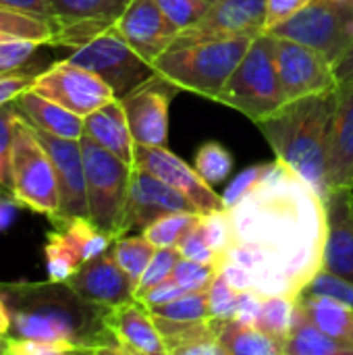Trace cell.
<instances>
[{"label": "cell", "mask_w": 353, "mask_h": 355, "mask_svg": "<svg viewBox=\"0 0 353 355\" xmlns=\"http://www.w3.org/2000/svg\"><path fill=\"white\" fill-rule=\"evenodd\" d=\"M304 291L331 295V297L347 304L353 310V283L337 277V275H333V272H329V270H320Z\"/></svg>", "instance_id": "44"}, {"label": "cell", "mask_w": 353, "mask_h": 355, "mask_svg": "<svg viewBox=\"0 0 353 355\" xmlns=\"http://www.w3.org/2000/svg\"><path fill=\"white\" fill-rule=\"evenodd\" d=\"M254 37H233L171 48L154 60L158 75L166 77L181 92H191L214 100L237 69Z\"/></svg>", "instance_id": "3"}, {"label": "cell", "mask_w": 353, "mask_h": 355, "mask_svg": "<svg viewBox=\"0 0 353 355\" xmlns=\"http://www.w3.org/2000/svg\"><path fill=\"white\" fill-rule=\"evenodd\" d=\"M277 71L285 102L329 94L339 85L335 64L325 54L285 37H277Z\"/></svg>", "instance_id": "11"}, {"label": "cell", "mask_w": 353, "mask_h": 355, "mask_svg": "<svg viewBox=\"0 0 353 355\" xmlns=\"http://www.w3.org/2000/svg\"><path fill=\"white\" fill-rule=\"evenodd\" d=\"M196 171L202 175V179L210 185H218L223 183L231 171H233V156L231 152L218 144V141H208L204 144L198 154H196V162H193Z\"/></svg>", "instance_id": "34"}, {"label": "cell", "mask_w": 353, "mask_h": 355, "mask_svg": "<svg viewBox=\"0 0 353 355\" xmlns=\"http://www.w3.org/2000/svg\"><path fill=\"white\" fill-rule=\"evenodd\" d=\"M106 324L127 355H169L152 312L139 300L108 308Z\"/></svg>", "instance_id": "20"}, {"label": "cell", "mask_w": 353, "mask_h": 355, "mask_svg": "<svg viewBox=\"0 0 353 355\" xmlns=\"http://www.w3.org/2000/svg\"><path fill=\"white\" fill-rule=\"evenodd\" d=\"M33 79L35 75H27V73H2L0 75V106L15 102L17 96H21L25 89L33 85Z\"/></svg>", "instance_id": "47"}, {"label": "cell", "mask_w": 353, "mask_h": 355, "mask_svg": "<svg viewBox=\"0 0 353 355\" xmlns=\"http://www.w3.org/2000/svg\"><path fill=\"white\" fill-rule=\"evenodd\" d=\"M327 241L322 270L353 283V187L327 196Z\"/></svg>", "instance_id": "19"}, {"label": "cell", "mask_w": 353, "mask_h": 355, "mask_svg": "<svg viewBox=\"0 0 353 355\" xmlns=\"http://www.w3.org/2000/svg\"><path fill=\"white\" fill-rule=\"evenodd\" d=\"M154 322H156V327H158V331H160V335L164 339L169 355H181L189 345H196V343H202V341H208V339H216L212 320L177 322V320L154 316Z\"/></svg>", "instance_id": "27"}, {"label": "cell", "mask_w": 353, "mask_h": 355, "mask_svg": "<svg viewBox=\"0 0 353 355\" xmlns=\"http://www.w3.org/2000/svg\"><path fill=\"white\" fill-rule=\"evenodd\" d=\"M185 293H187V291L171 277V279H166V281L154 285L150 291H146V293L139 295L137 300H139L146 308H154V306L169 304V302H173V300H177V297H181V295H185Z\"/></svg>", "instance_id": "46"}, {"label": "cell", "mask_w": 353, "mask_h": 355, "mask_svg": "<svg viewBox=\"0 0 353 355\" xmlns=\"http://www.w3.org/2000/svg\"><path fill=\"white\" fill-rule=\"evenodd\" d=\"M181 258H187V260H193V262H200V264H208V266H216L218 268V254L212 250V245L208 243V239L204 237V231L200 227V220L196 227H191L185 237L179 241L177 245Z\"/></svg>", "instance_id": "39"}, {"label": "cell", "mask_w": 353, "mask_h": 355, "mask_svg": "<svg viewBox=\"0 0 353 355\" xmlns=\"http://www.w3.org/2000/svg\"><path fill=\"white\" fill-rule=\"evenodd\" d=\"M0 6L8 8V10L25 12V15L37 17V19H44V21L54 25L50 0H0Z\"/></svg>", "instance_id": "50"}, {"label": "cell", "mask_w": 353, "mask_h": 355, "mask_svg": "<svg viewBox=\"0 0 353 355\" xmlns=\"http://www.w3.org/2000/svg\"><path fill=\"white\" fill-rule=\"evenodd\" d=\"M114 27L123 40L152 64L173 46L179 33L156 0H131Z\"/></svg>", "instance_id": "18"}, {"label": "cell", "mask_w": 353, "mask_h": 355, "mask_svg": "<svg viewBox=\"0 0 353 355\" xmlns=\"http://www.w3.org/2000/svg\"><path fill=\"white\" fill-rule=\"evenodd\" d=\"M216 272H218L216 266H208V264H200V262H193L187 258H179V262L173 270V279L187 293L189 291H208Z\"/></svg>", "instance_id": "37"}, {"label": "cell", "mask_w": 353, "mask_h": 355, "mask_svg": "<svg viewBox=\"0 0 353 355\" xmlns=\"http://www.w3.org/2000/svg\"><path fill=\"white\" fill-rule=\"evenodd\" d=\"M227 212L233 239L221 262L243 266L252 277V291L262 297L298 300L322 270L325 198L275 158L266 179Z\"/></svg>", "instance_id": "1"}, {"label": "cell", "mask_w": 353, "mask_h": 355, "mask_svg": "<svg viewBox=\"0 0 353 355\" xmlns=\"http://www.w3.org/2000/svg\"><path fill=\"white\" fill-rule=\"evenodd\" d=\"M44 46L33 40H6L0 42V73H19V69L33 58L37 48Z\"/></svg>", "instance_id": "42"}, {"label": "cell", "mask_w": 353, "mask_h": 355, "mask_svg": "<svg viewBox=\"0 0 353 355\" xmlns=\"http://www.w3.org/2000/svg\"><path fill=\"white\" fill-rule=\"evenodd\" d=\"M335 75L339 83H347L353 81V44L352 48L341 56V60L335 64Z\"/></svg>", "instance_id": "51"}, {"label": "cell", "mask_w": 353, "mask_h": 355, "mask_svg": "<svg viewBox=\"0 0 353 355\" xmlns=\"http://www.w3.org/2000/svg\"><path fill=\"white\" fill-rule=\"evenodd\" d=\"M133 166L148 171L169 183L173 189L187 196L200 214H210L216 210H227L223 204V196H218L210 183L202 179L196 166H189L177 154H173L166 146H139L135 144Z\"/></svg>", "instance_id": "13"}, {"label": "cell", "mask_w": 353, "mask_h": 355, "mask_svg": "<svg viewBox=\"0 0 353 355\" xmlns=\"http://www.w3.org/2000/svg\"><path fill=\"white\" fill-rule=\"evenodd\" d=\"M154 316L177 320V322H204L210 320L208 291H189L169 304L148 308Z\"/></svg>", "instance_id": "32"}, {"label": "cell", "mask_w": 353, "mask_h": 355, "mask_svg": "<svg viewBox=\"0 0 353 355\" xmlns=\"http://www.w3.org/2000/svg\"><path fill=\"white\" fill-rule=\"evenodd\" d=\"M283 355H353V347L322 333L295 306L293 327L283 343Z\"/></svg>", "instance_id": "26"}, {"label": "cell", "mask_w": 353, "mask_h": 355, "mask_svg": "<svg viewBox=\"0 0 353 355\" xmlns=\"http://www.w3.org/2000/svg\"><path fill=\"white\" fill-rule=\"evenodd\" d=\"M273 166H275V160L273 162H262V164H254V166H248V168H243L229 185H227V189H225V193H223V204H225V208L229 210V208H233L239 200H243L252 189H256L264 179H266V175L273 171Z\"/></svg>", "instance_id": "36"}, {"label": "cell", "mask_w": 353, "mask_h": 355, "mask_svg": "<svg viewBox=\"0 0 353 355\" xmlns=\"http://www.w3.org/2000/svg\"><path fill=\"white\" fill-rule=\"evenodd\" d=\"M264 31L266 0H216L191 27L177 33L171 48L216 40H233L243 35L256 37Z\"/></svg>", "instance_id": "9"}, {"label": "cell", "mask_w": 353, "mask_h": 355, "mask_svg": "<svg viewBox=\"0 0 353 355\" xmlns=\"http://www.w3.org/2000/svg\"><path fill=\"white\" fill-rule=\"evenodd\" d=\"M54 35H56V29L52 23L0 6V42L33 40L46 46V44H54Z\"/></svg>", "instance_id": "28"}, {"label": "cell", "mask_w": 353, "mask_h": 355, "mask_svg": "<svg viewBox=\"0 0 353 355\" xmlns=\"http://www.w3.org/2000/svg\"><path fill=\"white\" fill-rule=\"evenodd\" d=\"M335 116V92L285 102L256 127L277 160L298 173L325 200L329 196V154Z\"/></svg>", "instance_id": "2"}, {"label": "cell", "mask_w": 353, "mask_h": 355, "mask_svg": "<svg viewBox=\"0 0 353 355\" xmlns=\"http://www.w3.org/2000/svg\"><path fill=\"white\" fill-rule=\"evenodd\" d=\"M8 355H62L75 354V345L64 341H44V339H23L6 337Z\"/></svg>", "instance_id": "43"}, {"label": "cell", "mask_w": 353, "mask_h": 355, "mask_svg": "<svg viewBox=\"0 0 353 355\" xmlns=\"http://www.w3.org/2000/svg\"><path fill=\"white\" fill-rule=\"evenodd\" d=\"M179 92V85L156 73L150 81H146L121 100L135 144L166 146L169 106Z\"/></svg>", "instance_id": "12"}, {"label": "cell", "mask_w": 353, "mask_h": 355, "mask_svg": "<svg viewBox=\"0 0 353 355\" xmlns=\"http://www.w3.org/2000/svg\"><path fill=\"white\" fill-rule=\"evenodd\" d=\"M6 179H8V177H6V175H4V173H2V168H0V185H2V183H4V181H6Z\"/></svg>", "instance_id": "55"}, {"label": "cell", "mask_w": 353, "mask_h": 355, "mask_svg": "<svg viewBox=\"0 0 353 355\" xmlns=\"http://www.w3.org/2000/svg\"><path fill=\"white\" fill-rule=\"evenodd\" d=\"M216 102L258 123L285 104L277 71V37L268 31L254 37L246 56L231 73Z\"/></svg>", "instance_id": "4"}, {"label": "cell", "mask_w": 353, "mask_h": 355, "mask_svg": "<svg viewBox=\"0 0 353 355\" xmlns=\"http://www.w3.org/2000/svg\"><path fill=\"white\" fill-rule=\"evenodd\" d=\"M179 258H181V254H179L177 248H156V254L152 256L146 272L141 275V279L137 283V289H135L137 297L144 295L146 291H150L154 285L171 279L173 277V270H175L177 262H179Z\"/></svg>", "instance_id": "35"}, {"label": "cell", "mask_w": 353, "mask_h": 355, "mask_svg": "<svg viewBox=\"0 0 353 355\" xmlns=\"http://www.w3.org/2000/svg\"><path fill=\"white\" fill-rule=\"evenodd\" d=\"M67 60L96 73L102 81L108 83V87L114 92V98L119 100L156 75L154 64L141 58L123 40L117 27H110L92 37L87 44L75 48Z\"/></svg>", "instance_id": "8"}, {"label": "cell", "mask_w": 353, "mask_h": 355, "mask_svg": "<svg viewBox=\"0 0 353 355\" xmlns=\"http://www.w3.org/2000/svg\"><path fill=\"white\" fill-rule=\"evenodd\" d=\"M171 212H200V210L187 196L173 189L156 175L133 166L123 233L127 235L129 231L135 229L144 231L150 223Z\"/></svg>", "instance_id": "15"}, {"label": "cell", "mask_w": 353, "mask_h": 355, "mask_svg": "<svg viewBox=\"0 0 353 355\" xmlns=\"http://www.w3.org/2000/svg\"><path fill=\"white\" fill-rule=\"evenodd\" d=\"M268 33L310 46L337 64L353 44V0H310Z\"/></svg>", "instance_id": "7"}, {"label": "cell", "mask_w": 353, "mask_h": 355, "mask_svg": "<svg viewBox=\"0 0 353 355\" xmlns=\"http://www.w3.org/2000/svg\"><path fill=\"white\" fill-rule=\"evenodd\" d=\"M237 293L229 281L216 272V277L212 279L210 287H208V306H210V318L216 320H231L233 318V308H235V300Z\"/></svg>", "instance_id": "41"}, {"label": "cell", "mask_w": 353, "mask_h": 355, "mask_svg": "<svg viewBox=\"0 0 353 355\" xmlns=\"http://www.w3.org/2000/svg\"><path fill=\"white\" fill-rule=\"evenodd\" d=\"M200 227L204 231V237L212 245V250L218 254V258H223V254L227 252V248L231 245V239H233L229 212L227 210H216V212H210V214H202Z\"/></svg>", "instance_id": "40"}, {"label": "cell", "mask_w": 353, "mask_h": 355, "mask_svg": "<svg viewBox=\"0 0 353 355\" xmlns=\"http://www.w3.org/2000/svg\"><path fill=\"white\" fill-rule=\"evenodd\" d=\"M15 104L0 106V168L8 177V156H10V144H12V125L17 116Z\"/></svg>", "instance_id": "45"}, {"label": "cell", "mask_w": 353, "mask_h": 355, "mask_svg": "<svg viewBox=\"0 0 353 355\" xmlns=\"http://www.w3.org/2000/svg\"><path fill=\"white\" fill-rule=\"evenodd\" d=\"M10 333V312L8 306L0 300V337H8Z\"/></svg>", "instance_id": "53"}, {"label": "cell", "mask_w": 353, "mask_h": 355, "mask_svg": "<svg viewBox=\"0 0 353 355\" xmlns=\"http://www.w3.org/2000/svg\"><path fill=\"white\" fill-rule=\"evenodd\" d=\"M0 75H2V73H0Z\"/></svg>", "instance_id": "57"}, {"label": "cell", "mask_w": 353, "mask_h": 355, "mask_svg": "<svg viewBox=\"0 0 353 355\" xmlns=\"http://www.w3.org/2000/svg\"><path fill=\"white\" fill-rule=\"evenodd\" d=\"M81 150L85 164L89 220L98 229L119 239L125 235L123 223L133 164L121 160L119 156L104 150L85 135L81 137Z\"/></svg>", "instance_id": "6"}, {"label": "cell", "mask_w": 353, "mask_h": 355, "mask_svg": "<svg viewBox=\"0 0 353 355\" xmlns=\"http://www.w3.org/2000/svg\"><path fill=\"white\" fill-rule=\"evenodd\" d=\"M216 339L227 355H283V345L256 324L210 318Z\"/></svg>", "instance_id": "25"}, {"label": "cell", "mask_w": 353, "mask_h": 355, "mask_svg": "<svg viewBox=\"0 0 353 355\" xmlns=\"http://www.w3.org/2000/svg\"><path fill=\"white\" fill-rule=\"evenodd\" d=\"M17 112L37 131H46L64 139H81L83 137V116L71 112L58 102L37 94L35 89H25L12 102Z\"/></svg>", "instance_id": "22"}, {"label": "cell", "mask_w": 353, "mask_h": 355, "mask_svg": "<svg viewBox=\"0 0 353 355\" xmlns=\"http://www.w3.org/2000/svg\"><path fill=\"white\" fill-rule=\"evenodd\" d=\"M298 308L322 333L343 345L353 347V310L347 304L331 295L302 291V295L298 297Z\"/></svg>", "instance_id": "24"}, {"label": "cell", "mask_w": 353, "mask_h": 355, "mask_svg": "<svg viewBox=\"0 0 353 355\" xmlns=\"http://www.w3.org/2000/svg\"><path fill=\"white\" fill-rule=\"evenodd\" d=\"M310 0H266V31L295 15Z\"/></svg>", "instance_id": "49"}, {"label": "cell", "mask_w": 353, "mask_h": 355, "mask_svg": "<svg viewBox=\"0 0 353 355\" xmlns=\"http://www.w3.org/2000/svg\"><path fill=\"white\" fill-rule=\"evenodd\" d=\"M353 187V81L335 89V116L329 154V193Z\"/></svg>", "instance_id": "21"}, {"label": "cell", "mask_w": 353, "mask_h": 355, "mask_svg": "<svg viewBox=\"0 0 353 355\" xmlns=\"http://www.w3.org/2000/svg\"><path fill=\"white\" fill-rule=\"evenodd\" d=\"M17 208H19V202L12 198H0V231L2 229H6L10 223H12V218H15V214H17Z\"/></svg>", "instance_id": "52"}, {"label": "cell", "mask_w": 353, "mask_h": 355, "mask_svg": "<svg viewBox=\"0 0 353 355\" xmlns=\"http://www.w3.org/2000/svg\"><path fill=\"white\" fill-rule=\"evenodd\" d=\"M44 254H46V270H48V279L50 283L54 285H60L64 283L67 279H71L81 262L79 258L73 254V250L69 248V243L62 239V235L58 233V229H52L48 233V241H46V248H44Z\"/></svg>", "instance_id": "33"}, {"label": "cell", "mask_w": 353, "mask_h": 355, "mask_svg": "<svg viewBox=\"0 0 353 355\" xmlns=\"http://www.w3.org/2000/svg\"><path fill=\"white\" fill-rule=\"evenodd\" d=\"M31 89L58 102L79 116H87L89 112L114 100V92L106 81H102L96 73L69 62L67 58L37 73Z\"/></svg>", "instance_id": "10"}, {"label": "cell", "mask_w": 353, "mask_h": 355, "mask_svg": "<svg viewBox=\"0 0 353 355\" xmlns=\"http://www.w3.org/2000/svg\"><path fill=\"white\" fill-rule=\"evenodd\" d=\"M262 302H264V297L258 295L256 291H239L237 300H235V308H233V318L231 320L256 324L260 308H262Z\"/></svg>", "instance_id": "48"}, {"label": "cell", "mask_w": 353, "mask_h": 355, "mask_svg": "<svg viewBox=\"0 0 353 355\" xmlns=\"http://www.w3.org/2000/svg\"><path fill=\"white\" fill-rule=\"evenodd\" d=\"M35 133L48 150L56 168L60 210L54 218H89L81 139H64L37 129Z\"/></svg>", "instance_id": "16"}, {"label": "cell", "mask_w": 353, "mask_h": 355, "mask_svg": "<svg viewBox=\"0 0 353 355\" xmlns=\"http://www.w3.org/2000/svg\"><path fill=\"white\" fill-rule=\"evenodd\" d=\"M83 135L102 146L104 150L112 152L121 160L133 164L135 139L131 135L129 121L119 98L83 116Z\"/></svg>", "instance_id": "23"}, {"label": "cell", "mask_w": 353, "mask_h": 355, "mask_svg": "<svg viewBox=\"0 0 353 355\" xmlns=\"http://www.w3.org/2000/svg\"><path fill=\"white\" fill-rule=\"evenodd\" d=\"M295 306H298V300L287 297V295L264 297L258 320H256V327L283 345L285 339L291 333V327H293Z\"/></svg>", "instance_id": "30"}, {"label": "cell", "mask_w": 353, "mask_h": 355, "mask_svg": "<svg viewBox=\"0 0 353 355\" xmlns=\"http://www.w3.org/2000/svg\"><path fill=\"white\" fill-rule=\"evenodd\" d=\"M64 285L81 300L104 308H119L137 300L135 283L119 266L110 250L83 262L79 270L64 281Z\"/></svg>", "instance_id": "17"}, {"label": "cell", "mask_w": 353, "mask_h": 355, "mask_svg": "<svg viewBox=\"0 0 353 355\" xmlns=\"http://www.w3.org/2000/svg\"><path fill=\"white\" fill-rule=\"evenodd\" d=\"M8 181L12 198L31 212L54 218L60 210V193L54 162L40 141L35 129L21 116H15L12 144L8 156Z\"/></svg>", "instance_id": "5"}, {"label": "cell", "mask_w": 353, "mask_h": 355, "mask_svg": "<svg viewBox=\"0 0 353 355\" xmlns=\"http://www.w3.org/2000/svg\"><path fill=\"white\" fill-rule=\"evenodd\" d=\"M0 354H8V341H6V337H0Z\"/></svg>", "instance_id": "54"}, {"label": "cell", "mask_w": 353, "mask_h": 355, "mask_svg": "<svg viewBox=\"0 0 353 355\" xmlns=\"http://www.w3.org/2000/svg\"><path fill=\"white\" fill-rule=\"evenodd\" d=\"M210 2H216V0H210Z\"/></svg>", "instance_id": "56"}, {"label": "cell", "mask_w": 353, "mask_h": 355, "mask_svg": "<svg viewBox=\"0 0 353 355\" xmlns=\"http://www.w3.org/2000/svg\"><path fill=\"white\" fill-rule=\"evenodd\" d=\"M160 10L166 15V19L179 29L191 27L212 4L210 0H156Z\"/></svg>", "instance_id": "38"}, {"label": "cell", "mask_w": 353, "mask_h": 355, "mask_svg": "<svg viewBox=\"0 0 353 355\" xmlns=\"http://www.w3.org/2000/svg\"><path fill=\"white\" fill-rule=\"evenodd\" d=\"M131 0H50L54 44L79 48L117 25Z\"/></svg>", "instance_id": "14"}, {"label": "cell", "mask_w": 353, "mask_h": 355, "mask_svg": "<svg viewBox=\"0 0 353 355\" xmlns=\"http://www.w3.org/2000/svg\"><path fill=\"white\" fill-rule=\"evenodd\" d=\"M202 218L200 212H171L154 223H150L141 235L154 245V248H177L179 241L185 237V233L198 225Z\"/></svg>", "instance_id": "31"}, {"label": "cell", "mask_w": 353, "mask_h": 355, "mask_svg": "<svg viewBox=\"0 0 353 355\" xmlns=\"http://www.w3.org/2000/svg\"><path fill=\"white\" fill-rule=\"evenodd\" d=\"M110 254L119 262V266L129 275V279L135 283L137 289V283L146 272L152 256L156 254V248L144 235H123L112 243Z\"/></svg>", "instance_id": "29"}]
</instances>
